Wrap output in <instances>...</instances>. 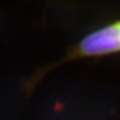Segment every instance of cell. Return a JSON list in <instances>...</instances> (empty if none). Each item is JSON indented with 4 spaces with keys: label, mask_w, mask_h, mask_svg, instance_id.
I'll return each mask as SVG.
<instances>
[{
    "label": "cell",
    "mask_w": 120,
    "mask_h": 120,
    "mask_svg": "<svg viewBox=\"0 0 120 120\" xmlns=\"http://www.w3.org/2000/svg\"><path fill=\"white\" fill-rule=\"evenodd\" d=\"M120 52V20L109 23L85 36L69 52L67 56L55 64L41 68L39 73L45 77L56 66L69 60L86 57H98Z\"/></svg>",
    "instance_id": "cell-1"
}]
</instances>
